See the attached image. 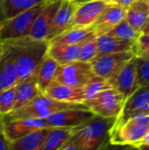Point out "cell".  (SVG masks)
<instances>
[{"label":"cell","instance_id":"cell-20","mask_svg":"<svg viewBox=\"0 0 149 150\" xmlns=\"http://www.w3.org/2000/svg\"><path fill=\"white\" fill-rule=\"evenodd\" d=\"M50 127L33 130L11 142L10 150H41Z\"/></svg>","mask_w":149,"mask_h":150},{"label":"cell","instance_id":"cell-27","mask_svg":"<svg viewBox=\"0 0 149 150\" xmlns=\"http://www.w3.org/2000/svg\"><path fill=\"white\" fill-rule=\"evenodd\" d=\"M73 134V127H50L41 150H60Z\"/></svg>","mask_w":149,"mask_h":150},{"label":"cell","instance_id":"cell-37","mask_svg":"<svg viewBox=\"0 0 149 150\" xmlns=\"http://www.w3.org/2000/svg\"><path fill=\"white\" fill-rule=\"evenodd\" d=\"M135 0H111L110 3L117 4V5H119V6H122V7H125V8H127Z\"/></svg>","mask_w":149,"mask_h":150},{"label":"cell","instance_id":"cell-31","mask_svg":"<svg viewBox=\"0 0 149 150\" xmlns=\"http://www.w3.org/2000/svg\"><path fill=\"white\" fill-rule=\"evenodd\" d=\"M15 85L0 91V116H5L14 110Z\"/></svg>","mask_w":149,"mask_h":150},{"label":"cell","instance_id":"cell-14","mask_svg":"<svg viewBox=\"0 0 149 150\" xmlns=\"http://www.w3.org/2000/svg\"><path fill=\"white\" fill-rule=\"evenodd\" d=\"M135 112L149 113V85L140 87L126 99L122 111L117 117L113 127L122 124Z\"/></svg>","mask_w":149,"mask_h":150},{"label":"cell","instance_id":"cell-22","mask_svg":"<svg viewBox=\"0 0 149 150\" xmlns=\"http://www.w3.org/2000/svg\"><path fill=\"white\" fill-rule=\"evenodd\" d=\"M126 18L135 30L141 32L149 21L148 0H135L127 7Z\"/></svg>","mask_w":149,"mask_h":150},{"label":"cell","instance_id":"cell-34","mask_svg":"<svg viewBox=\"0 0 149 150\" xmlns=\"http://www.w3.org/2000/svg\"><path fill=\"white\" fill-rule=\"evenodd\" d=\"M60 150H80V148L77 142L75 141V139L72 136H70L61 147Z\"/></svg>","mask_w":149,"mask_h":150},{"label":"cell","instance_id":"cell-11","mask_svg":"<svg viewBox=\"0 0 149 150\" xmlns=\"http://www.w3.org/2000/svg\"><path fill=\"white\" fill-rule=\"evenodd\" d=\"M61 0H47L44 7L36 17L29 37L39 40H47V37Z\"/></svg>","mask_w":149,"mask_h":150},{"label":"cell","instance_id":"cell-29","mask_svg":"<svg viewBox=\"0 0 149 150\" xmlns=\"http://www.w3.org/2000/svg\"><path fill=\"white\" fill-rule=\"evenodd\" d=\"M98 54L97 36L95 34L90 36L80 44V54L78 61L84 62H91Z\"/></svg>","mask_w":149,"mask_h":150},{"label":"cell","instance_id":"cell-38","mask_svg":"<svg viewBox=\"0 0 149 150\" xmlns=\"http://www.w3.org/2000/svg\"><path fill=\"white\" fill-rule=\"evenodd\" d=\"M141 33H148L149 34V21L142 27V29L141 30Z\"/></svg>","mask_w":149,"mask_h":150},{"label":"cell","instance_id":"cell-17","mask_svg":"<svg viewBox=\"0 0 149 150\" xmlns=\"http://www.w3.org/2000/svg\"><path fill=\"white\" fill-rule=\"evenodd\" d=\"M47 96L65 103L83 104L85 100L83 87H73L54 81L43 92Z\"/></svg>","mask_w":149,"mask_h":150},{"label":"cell","instance_id":"cell-32","mask_svg":"<svg viewBox=\"0 0 149 150\" xmlns=\"http://www.w3.org/2000/svg\"><path fill=\"white\" fill-rule=\"evenodd\" d=\"M136 74L140 87L149 85V58L136 56Z\"/></svg>","mask_w":149,"mask_h":150},{"label":"cell","instance_id":"cell-21","mask_svg":"<svg viewBox=\"0 0 149 150\" xmlns=\"http://www.w3.org/2000/svg\"><path fill=\"white\" fill-rule=\"evenodd\" d=\"M40 92L41 91H40L37 84L36 73L23 81L18 82L15 84L14 110H17L25 105Z\"/></svg>","mask_w":149,"mask_h":150},{"label":"cell","instance_id":"cell-15","mask_svg":"<svg viewBox=\"0 0 149 150\" xmlns=\"http://www.w3.org/2000/svg\"><path fill=\"white\" fill-rule=\"evenodd\" d=\"M77 5L78 4L73 0L61 1L47 37L48 41L72 27L73 18Z\"/></svg>","mask_w":149,"mask_h":150},{"label":"cell","instance_id":"cell-39","mask_svg":"<svg viewBox=\"0 0 149 150\" xmlns=\"http://www.w3.org/2000/svg\"><path fill=\"white\" fill-rule=\"evenodd\" d=\"M137 149H141V150H149V144L141 145V146L138 147Z\"/></svg>","mask_w":149,"mask_h":150},{"label":"cell","instance_id":"cell-33","mask_svg":"<svg viewBox=\"0 0 149 150\" xmlns=\"http://www.w3.org/2000/svg\"><path fill=\"white\" fill-rule=\"evenodd\" d=\"M133 53L136 56L149 58V34L141 33L136 39Z\"/></svg>","mask_w":149,"mask_h":150},{"label":"cell","instance_id":"cell-6","mask_svg":"<svg viewBox=\"0 0 149 150\" xmlns=\"http://www.w3.org/2000/svg\"><path fill=\"white\" fill-rule=\"evenodd\" d=\"M126 99L121 92L111 87L101 91L94 98L85 101L83 105L94 114L105 118H117L122 111Z\"/></svg>","mask_w":149,"mask_h":150},{"label":"cell","instance_id":"cell-23","mask_svg":"<svg viewBox=\"0 0 149 150\" xmlns=\"http://www.w3.org/2000/svg\"><path fill=\"white\" fill-rule=\"evenodd\" d=\"M95 34L93 32L92 25L81 27V26H72L66 30L62 33L59 34L55 38L49 40V44L55 45H73L78 44L89 38L90 36Z\"/></svg>","mask_w":149,"mask_h":150},{"label":"cell","instance_id":"cell-12","mask_svg":"<svg viewBox=\"0 0 149 150\" xmlns=\"http://www.w3.org/2000/svg\"><path fill=\"white\" fill-rule=\"evenodd\" d=\"M108 81L111 85L121 92L126 98L135 92L139 89L135 56H133L113 77Z\"/></svg>","mask_w":149,"mask_h":150},{"label":"cell","instance_id":"cell-19","mask_svg":"<svg viewBox=\"0 0 149 150\" xmlns=\"http://www.w3.org/2000/svg\"><path fill=\"white\" fill-rule=\"evenodd\" d=\"M98 55L118 53L134 51L136 40L121 39L109 34H103L97 37Z\"/></svg>","mask_w":149,"mask_h":150},{"label":"cell","instance_id":"cell-7","mask_svg":"<svg viewBox=\"0 0 149 150\" xmlns=\"http://www.w3.org/2000/svg\"><path fill=\"white\" fill-rule=\"evenodd\" d=\"M94 75L90 62L76 61L59 65L54 81L68 86L83 87Z\"/></svg>","mask_w":149,"mask_h":150},{"label":"cell","instance_id":"cell-28","mask_svg":"<svg viewBox=\"0 0 149 150\" xmlns=\"http://www.w3.org/2000/svg\"><path fill=\"white\" fill-rule=\"evenodd\" d=\"M111 87H112V86L111 85V83H109L108 80H106L101 76L94 75L86 83V84L83 87L84 98H85V100L83 101V103L85 101H88V100L94 98L101 91H103L105 89L111 88Z\"/></svg>","mask_w":149,"mask_h":150},{"label":"cell","instance_id":"cell-30","mask_svg":"<svg viewBox=\"0 0 149 150\" xmlns=\"http://www.w3.org/2000/svg\"><path fill=\"white\" fill-rule=\"evenodd\" d=\"M141 32L135 30L126 20V18H123L119 21L116 25H114L107 33L112 36H115L121 39H128V40H136L140 35Z\"/></svg>","mask_w":149,"mask_h":150},{"label":"cell","instance_id":"cell-16","mask_svg":"<svg viewBox=\"0 0 149 150\" xmlns=\"http://www.w3.org/2000/svg\"><path fill=\"white\" fill-rule=\"evenodd\" d=\"M126 9L111 3L92 25L95 35L97 37L107 33L114 25L126 18Z\"/></svg>","mask_w":149,"mask_h":150},{"label":"cell","instance_id":"cell-25","mask_svg":"<svg viewBox=\"0 0 149 150\" xmlns=\"http://www.w3.org/2000/svg\"><path fill=\"white\" fill-rule=\"evenodd\" d=\"M58 66L59 63L56 61L47 54L45 55L36 72L37 84L41 92H44L45 90L54 81Z\"/></svg>","mask_w":149,"mask_h":150},{"label":"cell","instance_id":"cell-4","mask_svg":"<svg viewBox=\"0 0 149 150\" xmlns=\"http://www.w3.org/2000/svg\"><path fill=\"white\" fill-rule=\"evenodd\" d=\"M82 105L83 104L61 102L47 96L43 92H40L27 104L17 110L12 111L5 116L10 118H35L46 120L48 116L58 111Z\"/></svg>","mask_w":149,"mask_h":150},{"label":"cell","instance_id":"cell-36","mask_svg":"<svg viewBox=\"0 0 149 150\" xmlns=\"http://www.w3.org/2000/svg\"><path fill=\"white\" fill-rule=\"evenodd\" d=\"M145 144H149V128L148 130L147 131V133L145 134V135H144L141 140H139L137 142H135V143L132 146V148L137 149L138 147H140V146H141V145H145Z\"/></svg>","mask_w":149,"mask_h":150},{"label":"cell","instance_id":"cell-24","mask_svg":"<svg viewBox=\"0 0 149 150\" xmlns=\"http://www.w3.org/2000/svg\"><path fill=\"white\" fill-rule=\"evenodd\" d=\"M80 44L73 45H55L49 44L47 54L56 61L59 65L70 63L79 59Z\"/></svg>","mask_w":149,"mask_h":150},{"label":"cell","instance_id":"cell-5","mask_svg":"<svg viewBox=\"0 0 149 150\" xmlns=\"http://www.w3.org/2000/svg\"><path fill=\"white\" fill-rule=\"evenodd\" d=\"M46 3L47 0L42 1L37 5L21 11L7 20L2 21L0 33L1 41L28 36L36 17Z\"/></svg>","mask_w":149,"mask_h":150},{"label":"cell","instance_id":"cell-2","mask_svg":"<svg viewBox=\"0 0 149 150\" xmlns=\"http://www.w3.org/2000/svg\"><path fill=\"white\" fill-rule=\"evenodd\" d=\"M117 118H105L94 114L83 124L73 127L71 135L80 150H97L110 144V134Z\"/></svg>","mask_w":149,"mask_h":150},{"label":"cell","instance_id":"cell-8","mask_svg":"<svg viewBox=\"0 0 149 150\" xmlns=\"http://www.w3.org/2000/svg\"><path fill=\"white\" fill-rule=\"evenodd\" d=\"M133 56H135V54L132 51L102 54L97 56L90 62V65L96 76L110 80Z\"/></svg>","mask_w":149,"mask_h":150},{"label":"cell","instance_id":"cell-10","mask_svg":"<svg viewBox=\"0 0 149 150\" xmlns=\"http://www.w3.org/2000/svg\"><path fill=\"white\" fill-rule=\"evenodd\" d=\"M2 127L6 137L11 142L33 130L48 127L44 119L10 118L3 116Z\"/></svg>","mask_w":149,"mask_h":150},{"label":"cell","instance_id":"cell-26","mask_svg":"<svg viewBox=\"0 0 149 150\" xmlns=\"http://www.w3.org/2000/svg\"><path fill=\"white\" fill-rule=\"evenodd\" d=\"M45 0H0V19L7 20Z\"/></svg>","mask_w":149,"mask_h":150},{"label":"cell","instance_id":"cell-9","mask_svg":"<svg viewBox=\"0 0 149 150\" xmlns=\"http://www.w3.org/2000/svg\"><path fill=\"white\" fill-rule=\"evenodd\" d=\"M94 113L84 105L65 108L58 111L46 119L48 127H76L89 119Z\"/></svg>","mask_w":149,"mask_h":150},{"label":"cell","instance_id":"cell-18","mask_svg":"<svg viewBox=\"0 0 149 150\" xmlns=\"http://www.w3.org/2000/svg\"><path fill=\"white\" fill-rule=\"evenodd\" d=\"M17 71L8 46L2 41L0 51V91L17 83Z\"/></svg>","mask_w":149,"mask_h":150},{"label":"cell","instance_id":"cell-1","mask_svg":"<svg viewBox=\"0 0 149 150\" xmlns=\"http://www.w3.org/2000/svg\"><path fill=\"white\" fill-rule=\"evenodd\" d=\"M9 47L17 71V83L34 75L47 53L48 40H39L29 36L4 41Z\"/></svg>","mask_w":149,"mask_h":150},{"label":"cell","instance_id":"cell-3","mask_svg":"<svg viewBox=\"0 0 149 150\" xmlns=\"http://www.w3.org/2000/svg\"><path fill=\"white\" fill-rule=\"evenodd\" d=\"M149 128V113L135 112L122 124L112 127L110 144L132 147L141 140Z\"/></svg>","mask_w":149,"mask_h":150},{"label":"cell","instance_id":"cell-40","mask_svg":"<svg viewBox=\"0 0 149 150\" xmlns=\"http://www.w3.org/2000/svg\"><path fill=\"white\" fill-rule=\"evenodd\" d=\"M74 2L77 3V4H82V3H85V2H89V1H91V0H73Z\"/></svg>","mask_w":149,"mask_h":150},{"label":"cell","instance_id":"cell-35","mask_svg":"<svg viewBox=\"0 0 149 150\" xmlns=\"http://www.w3.org/2000/svg\"><path fill=\"white\" fill-rule=\"evenodd\" d=\"M10 148H11V142L6 137L3 130L2 124H1L0 126V150H10Z\"/></svg>","mask_w":149,"mask_h":150},{"label":"cell","instance_id":"cell-13","mask_svg":"<svg viewBox=\"0 0 149 150\" xmlns=\"http://www.w3.org/2000/svg\"><path fill=\"white\" fill-rule=\"evenodd\" d=\"M110 4L106 0H91L78 4L73 18L72 26H91Z\"/></svg>","mask_w":149,"mask_h":150},{"label":"cell","instance_id":"cell-42","mask_svg":"<svg viewBox=\"0 0 149 150\" xmlns=\"http://www.w3.org/2000/svg\"><path fill=\"white\" fill-rule=\"evenodd\" d=\"M2 118H3V116H0V126L2 124Z\"/></svg>","mask_w":149,"mask_h":150},{"label":"cell","instance_id":"cell-43","mask_svg":"<svg viewBox=\"0 0 149 150\" xmlns=\"http://www.w3.org/2000/svg\"><path fill=\"white\" fill-rule=\"evenodd\" d=\"M148 1H149V0H148Z\"/></svg>","mask_w":149,"mask_h":150},{"label":"cell","instance_id":"cell-41","mask_svg":"<svg viewBox=\"0 0 149 150\" xmlns=\"http://www.w3.org/2000/svg\"><path fill=\"white\" fill-rule=\"evenodd\" d=\"M1 27H2V21L0 19V33H1ZM0 42H1V39H0Z\"/></svg>","mask_w":149,"mask_h":150}]
</instances>
